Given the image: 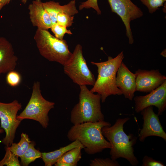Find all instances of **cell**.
<instances>
[{"mask_svg": "<svg viewBox=\"0 0 166 166\" xmlns=\"http://www.w3.org/2000/svg\"><path fill=\"white\" fill-rule=\"evenodd\" d=\"M130 118H119L112 126H104L101 129L103 136L105 137L112 146L110 148L111 158L116 160L120 158L126 159L133 166L139 164L134 154L133 146L137 138L132 134L127 135L124 130V125Z\"/></svg>", "mask_w": 166, "mask_h": 166, "instance_id": "obj_1", "label": "cell"}, {"mask_svg": "<svg viewBox=\"0 0 166 166\" xmlns=\"http://www.w3.org/2000/svg\"><path fill=\"white\" fill-rule=\"evenodd\" d=\"M111 125L109 122L104 120L73 125L68 131L67 137L71 141L78 140L83 146L86 153L93 155L112 148L101 131L104 127Z\"/></svg>", "mask_w": 166, "mask_h": 166, "instance_id": "obj_2", "label": "cell"}, {"mask_svg": "<svg viewBox=\"0 0 166 166\" xmlns=\"http://www.w3.org/2000/svg\"><path fill=\"white\" fill-rule=\"evenodd\" d=\"M124 57V52L122 51L114 58L108 57L106 61L91 62L92 65L97 67L98 75L90 91L99 94L102 103L105 102L110 95L122 94L116 85V77L117 70Z\"/></svg>", "mask_w": 166, "mask_h": 166, "instance_id": "obj_3", "label": "cell"}, {"mask_svg": "<svg viewBox=\"0 0 166 166\" xmlns=\"http://www.w3.org/2000/svg\"><path fill=\"white\" fill-rule=\"evenodd\" d=\"M79 101L72 109L70 121L73 125L104 120L101 110V96L92 92L86 85L80 86Z\"/></svg>", "mask_w": 166, "mask_h": 166, "instance_id": "obj_4", "label": "cell"}, {"mask_svg": "<svg viewBox=\"0 0 166 166\" xmlns=\"http://www.w3.org/2000/svg\"><path fill=\"white\" fill-rule=\"evenodd\" d=\"M34 39L40 54L49 61L64 66L71 59L73 53L66 41L57 38L48 30L37 28Z\"/></svg>", "mask_w": 166, "mask_h": 166, "instance_id": "obj_5", "label": "cell"}, {"mask_svg": "<svg viewBox=\"0 0 166 166\" xmlns=\"http://www.w3.org/2000/svg\"><path fill=\"white\" fill-rule=\"evenodd\" d=\"M55 103L47 100L42 96L39 82H35L32 87L31 97L24 110L17 116L22 121L30 119L38 122L42 127L46 128L49 125L48 113L54 108Z\"/></svg>", "mask_w": 166, "mask_h": 166, "instance_id": "obj_6", "label": "cell"}, {"mask_svg": "<svg viewBox=\"0 0 166 166\" xmlns=\"http://www.w3.org/2000/svg\"><path fill=\"white\" fill-rule=\"evenodd\" d=\"M72 53L69 62L63 66L64 73L79 86H93L96 80L83 57L81 45L77 44Z\"/></svg>", "mask_w": 166, "mask_h": 166, "instance_id": "obj_7", "label": "cell"}, {"mask_svg": "<svg viewBox=\"0 0 166 166\" xmlns=\"http://www.w3.org/2000/svg\"><path fill=\"white\" fill-rule=\"evenodd\" d=\"M22 107L21 104L16 100L9 103L0 102V128L6 133L1 143L6 147L10 146L13 142L16 130L21 121L17 117Z\"/></svg>", "mask_w": 166, "mask_h": 166, "instance_id": "obj_8", "label": "cell"}, {"mask_svg": "<svg viewBox=\"0 0 166 166\" xmlns=\"http://www.w3.org/2000/svg\"><path fill=\"white\" fill-rule=\"evenodd\" d=\"M112 12L116 14L121 19L126 28V35L129 43H134L130 22L142 17L143 13L141 9L131 0H108Z\"/></svg>", "mask_w": 166, "mask_h": 166, "instance_id": "obj_9", "label": "cell"}, {"mask_svg": "<svg viewBox=\"0 0 166 166\" xmlns=\"http://www.w3.org/2000/svg\"><path fill=\"white\" fill-rule=\"evenodd\" d=\"M135 111L140 112L145 108L154 106L158 108V115H161L166 109V80L154 90L144 96H136L134 98Z\"/></svg>", "mask_w": 166, "mask_h": 166, "instance_id": "obj_10", "label": "cell"}, {"mask_svg": "<svg viewBox=\"0 0 166 166\" xmlns=\"http://www.w3.org/2000/svg\"><path fill=\"white\" fill-rule=\"evenodd\" d=\"M140 112L144 122L138 134L139 140L144 142L147 137L155 136L160 137L166 141V133L161 125L159 115L154 112L153 107H147Z\"/></svg>", "mask_w": 166, "mask_h": 166, "instance_id": "obj_11", "label": "cell"}, {"mask_svg": "<svg viewBox=\"0 0 166 166\" xmlns=\"http://www.w3.org/2000/svg\"><path fill=\"white\" fill-rule=\"evenodd\" d=\"M136 91L150 93L160 86L166 80V77L159 69L151 70L139 69L135 72Z\"/></svg>", "mask_w": 166, "mask_h": 166, "instance_id": "obj_12", "label": "cell"}, {"mask_svg": "<svg viewBox=\"0 0 166 166\" xmlns=\"http://www.w3.org/2000/svg\"><path fill=\"white\" fill-rule=\"evenodd\" d=\"M116 85L125 98L132 100L136 91L135 74L129 69L123 61L117 73Z\"/></svg>", "mask_w": 166, "mask_h": 166, "instance_id": "obj_13", "label": "cell"}, {"mask_svg": "<svg viewBox=\"0 0 166 166\" xmlns=\"http://www.w3.org/2000/svg\"><path fill=\"white\" fill-rule=\"evenodd\" d=\"M30 18L33 26L37 28L48 30L52 24L49 16L41 0H34L28 6Z\"/></svg>", "mask_w": 166, "mask_h": 166, "instance_id": "obj_14", "label": "cell"}, {"mask_svg": "<svg viewBox=\"0 0 166 166\" xmlns=\"http://www.w3.org/2000/svg\"><path fill=\"white\" fill-rule=\"evenodd\" d=\"M18 60L11 44L6 38L0 37V75L14 70Z\"/></svg>", "mask_w": 166, "mask_h": 166, "instance_id": "obj_15", "label": "cell"}, {"mask_svg": "<svg viewBox=\"0 0 166 166\" xmlns=\"http://www.w3.org/2000/svg\"><path fill=\"white\" fill-rule=\"evenodd\" d=\"M43 5L49 16L52 25L57 23L56 17L60 13H65L74 16L78 13L75 0H71L64 5H61L59 2L53 1L43 2Z\"/></svg>", "mask_w": 166, "mask_h": 166, "instance_id": "obj_16", "label": "cell"}, {"mask_svg": "<svg viewBox=\"0 0 166 166\" xmlns=\"http://www.w3.org/2000/svg\"><path fill=\"white\" fill-rule=\"evenodd\" d=\"M79 147L84 148L80 141L76 140L58 149L49 152H42V158L45 166H52L54 165L60 157L66 152L73 148Z\"/></svg>", "mask_w": 166, "mask_h": 166, "instance_id": "obj_17", "label": "cell"}, {"mask_svg": "<svg viewBox=\"0 0 166 166\" xmlns=\"http://www.w3.org/2000/svg\"><path fill=\"white\" fill-rule=\"evenodd\" d=\"M79 147L73 148L65 153L54 164L55 166H76L81 158V149Z\"/></svg>", "mask_w": 166, "mask_h": 166, "instance_id": "obj_18", "label": "cell"}, {"mask_svg": "<svg viewBox=\"0 0 166 166\" xmlns=\"http://www.w3.org/2000/svg\"><path fill=\"white\" fill-rule=\"evenodd\" d=\"M31 142L27 134L22 133L19 142L17 143L13 142L9 147V148L15 155L21 157L28 149Z\"/></svg>", "mask_w": 166, "mask_h": 166, "instance_id": "obj_19", "label": "cell"}, {"mask_svg": "<svg viewBox=\"0 0 166 166\" xmlns=\"http://www.w3.org/2000/svg\"><path fill=\"white\" fill-rule=\"evenodd\" d=\"M35 143L31 142L28 148L21 157V163L24 166H27L36 159L42 158V152L34 148Z\"/></svg>", "mask_w": 166, "mask_h": 166, "instance_id": "obj_20", "label": "cell"}, {"mask_svg": "<svg viewBox=\"0 0 166 166\" xmlns=\"http://www.w3.org/2000/svg\"><path fill=\"white\" fill-rule=\"evenodd\" d=\"M9 146L6 147V153L3 158L0 161V166H20L21 164L18 157L13 154L10 150Z\"/></svg>", "mask_w": 166, "mask_h": 166, "instance_id": "obj_21", "label": "cell"}, {"mask_svg": "<svg viewBox=\"0 0 166 166\" xmlns=\"http://www.w3.org/2000/svg\"><path fill=\"white\" fill-rule=\"evenodd\" d=\"M21 76L18 72L13 70L7 73L6 81L10 86L14 87L18 86L21 83Z\"/></svg>", "mask_w": 166, "mask_h": 166, "instance_id": "obj_22", "label": "cell"}, {"mask_svg": "<svg viewBox=\"0 0 166 166\" xmlns=\"http://www.w3.org/2000/svg\"><path fill=\"white\" fill-rule=\"evenodd\" d=\"M148 8L149 12L153 14L159 7L163 6L166 0H139Z\"/></svg>", "mask_w": 166, "mask_h": 166, "instance_id": "obj_23", "label": "cell"}, {"mask_svg": "<svg viewBox=\"0 0 166 166\" xmlns=\"http://www.w3.org/2000/svg\"><path fill=\"white\" fill-rule=\"evenodd\" d=\"M50 29L54 34V36L57 38L62 40L65 34H73L70 30H68L67 27L60 25L57 23L52 25Z\"/></svg>", "mask_w": 166, "mask_h": 166, "instance_id": "obj_24", "label": "cell"}, {"mask_svg": "<svg viewBox=\"0 0 166 166\" xmlns=\"http://www.w3.org/2000/svg\"><path fill=\"white\" fill-rule=\"evenodd\" d=\"M90 166H120V165L116 160L111 158L103 159L96 158L90 160Z\"/></svg>", "mask_w": 166, "mask_h": 166, "instance_id": "obj_25", "label": "cell"}, {"mask_svg": "<svg viewBox=\"0 0 166 166\" xmlns=\"http://www.w3.org/2000/svg\"><path fill=\"white\" fill-rule=\"evenodd\" d=\"M74 18V16L65 13H60L56 17L57 23L60 25L68 27L71 26L73 23Z\"/></svg>", "mask_w": 166, "mask_h": 166, "instance_id": "obj_26", "label": "cell"}, {"mask_svg": "<svg viewBox=\"0 0 166 166\" xmlns=\"http://www.w3.org/2000/svg\"><path fill=\"white\" fill-rule=\"evenodd\" d=\"M142 166H164L163 163L160 161L156 160L147 155L145 156L142 160Z\"/></svg>", "mask_w": 166, "mask_h": 166, "instance_id": "obj_27", "label": "cell"}, {"mask_svg": "<svg viewBox=\"0 0 166 166\" xmlns=\"http://www.w3.org/2000/svg\"><path fill=\"white\" fill-rule=\"evenodd\" d=\"M85 4L89 8H96L98 6L97 0H88L85 2Z\"/></svg>", "mask_w": 166, "mask_h": 166, "instance_id": "obj_28", "label": "cell"}, {"mask_svg": "<svg viewBox=\"0 0 166 166\" xmlns=\"http://www.w3.org/2000/svg\"><path fill=\"white\" fill-rule=\"evenodd\" d=\"M24 4L26 3L28 0H19ZM11 0H0V3L1 4L2 7L8 4Z\"/></svg>", "mask_w": 166, "mask_h": 166, "instance_id": "obj_29", "label": "cell"}, {"mask_svg": "<svg viewBox=\"0 0 166 166\" xmlns=\"http://www.w3.org/2000/svg\"><path fill=\"white\" fill-rule=\"evenodd\" d=\"M160 54L164 57H166V49L163 50L160 53Z\"/></svg>", "mask_w": 166, "mask_h": 166, "instance_id": "obj_30", "label": "cell"}, {"mask_svg": "<svg viewBox=\"0 0 166 166\" xmlns=\"http://www.w3.org/2000/svg\"><path fill=\"white\" fill-rule=\"evenodd\" d=\"M164 7L163 9V10L164 12L166 13V2H165L163 5Z\"/></svg>", "mask_w": 166, "mask_h": 166, "instance_id": "obj_31", "label": "cell"}, {"mask_svg": "<svg viewBox=\"0 0 166 166\" xmlns=\"http://www.w3.org/2000/svg\"><path fill=\"white\" fill-rule=\"evenodd\" d=\"M4 131V130L2 128H0V134L3 133Z\"/></svg>", "mask_w": 166, "mask_h": 166, "instance_id": "obj_32", "label": "cell"}, {"mask_svg": "<svg viewBox=\"0 0 166 166\" xmlns=\"http://www.w3.org/2000/svg\"><path fill=\"white\" fill-rule=\"evenodd\" d=\"M2 5L0 3V10L2 9Z\"/></svg>", "mask_w": 166, "mask_h": 166, "instance_id": "obj_33", "label": "cell"}]
</instances>
